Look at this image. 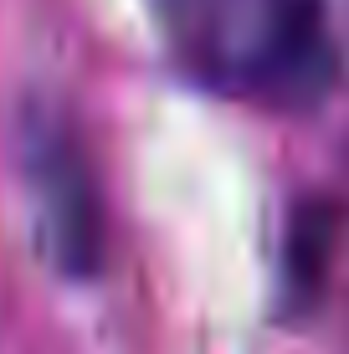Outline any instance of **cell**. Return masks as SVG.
Returning <instances> with one entry per match:
<instances>
[{
  "label": "cell",
  "instance_id": "obj_1",
  "mask_svg": "<svg viewBox=\"0 0 349 354\" xmlns=\"http://www.w3.org/2000/svg\"><path fill=\"white\" fill-rule=\"evenodd\" d=\"M149 10L170 57L221 97L303 113L339 82L329 0H149Z\"/></svg>",
  "mask_w": 349,
  "mask_h": 354
},
{
  "label": "cell",
  "instance_id": "obj_2",
  "mask_svg": "<svg viewBox=\"0 0 349 354\" xmlns=\"http://www.w3.org/2000/svg\"><path fill=\"white\" fill-rule=\"evenodd\" d=\"M16 169L41 257L62 277H93L108 252L103 190L67 108L31 97L16 124Z\"/></svg>",
  "mask_w": 349,
  "mask_h": 354
}]
</instances>
